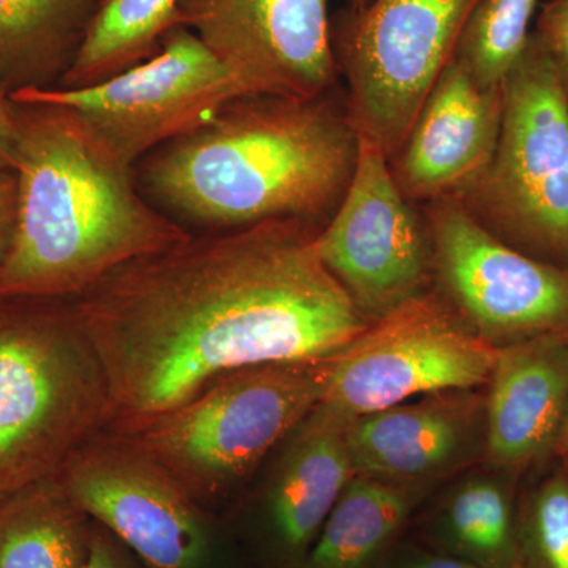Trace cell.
<instances>
[{"mask_svg": "<svg viewBox=\"0 0 568 568\" xmlns=\"http://www.w3.org/2000/svg\"><path fill=\"white\" fill-rule=\"evenodd\" d=\"M178 3L100 0L84 43L58 88H89L151 58L175 26Z\"/></svg>", "mask_w": 568, "mask_h": 568, "instance_id": "ffe728a7", "label": "cell"}, {"mask_svg": "<svg viewBox=\"0 0 568 568\" xmlns=\"http://www.w3.org/2000/svg\"><path fill=\"white\" fill-rule=\"evenodd\" d=\"M538 0H480L459 37L457 58L481 88H499L530 37Z\"/></svg>", "mask_w": 568, "mask_h": 568, "instance_id": "7402d4cb", "label": "cell"}, {"mask_svg": "<svg viewBox=\"0 0 568 568\" xmlns=\"http://www.w3.org/2000/svg\"><path fill=\"white\" fill-rule=\"evenodd\" d=\"M469 426V406L455 395L402 403L353 418L347 424V446L355 474L372 478L426 476L455 458Z\"/></svg>", "mask_w": 568, "mask_h": 568, "instance_id": "2e32d148", "label": "cell"}, {"mask_svg": "<svg viewBox=\"0 0 568 568\" xmlns=\"http://www.w3.org/2000/svg\"><path fill=\"white\" fill-rule=\"evenodd\" d=\"M429 244L440 282L478 335L504 347L568 336V268L519 252L459 197L429 203Z\"/></svg>", "mask_w": 568, "mask_h": 568, "instance_id": "30bf717a", "label": "cell"}, {"mask_svg": "<svg viewBox=\"0 0 568 568\" xmlns=\"http://www.w3.org/2000/svg\"><path fill=\"white\" fill-rule=\"evenodd\" d=\"M488 383L491 462L523 467L548 455L568 410V336L500 347Z\"/></svg>", "mask_w": 568, "mask_h": 568, "instance_id": "9a60e30c", "label": "cell"}, {"mask_svg": "<svg viewBox=\"0 0 568 568\" xmlns=\"http://www.w3.org/2000/svg\"><path fill=\"white\" fill-rule=\"evenodd\" d=\"M530 37L547 55L568 99V0H544Z\"/></svg>", "mask_w": 568, "mask_h": 568, "instance_id": "d4e9b609", "label": "cell"}, {"mask_svg": "<svg viewBox=\"0 0 568 568\" xmlns=\"http://www.w3.org/2000/svg\"><path fill=\"white\" fill-rule=\"evenodd\" d=\"M82 568H122L111 545L100 534L92 532L91 551Z\"/></svg>", "mask_w": 568, "mask_h": 568, "instance_id": "83f0119b", "label": "cell"}, {"mask_svg": "<svg viewBox=\"0 0 568 568\" xmlns=\"http://www.w3.org/2000/svg\"><path fill=\"white\" fill-rule=\"evenodd\" d=\"M478 2L372 0L332 26L336 61L349 84L351 122L390 162L454 58Z\"/></svg>", "mask_w": 568, "mask_h": 568, "instance_id": "52a82bcc", "label": "cell"}, {"mask_svg": "<svg viewBox=\"0 0 568 568\" xmlns=\"http://www.w3.org/2000/svg\"><path fill=\"white\" fill-rule=\"evenodd\" d=\"M503 100L495 156L459 200L500 241L568 268V99L532 37Z\"/></svg>", "mask_w": 568, "mask_h": 568, "instance_id": "8992f818", "label": "cell"}, {"mask_svg": "<svg viewBox=\"0 0 568 568\" xmlns=\"http://www.w3.org/2000/svg\"><path fill=\"white\" fill-rule=\"evenodd\" d=\"M59 484L151 568H194L207 536L193 497L122 436H92L67 459Z\"/></svg>", "mask_w": 568, "mask_h": 568, "instance_id": "7c38bea8", "label": "cell"}, {"mask_svg": "<svg viewBox=\"0 0 568 568\" xmlns=\"http://www.w3.org/2000/svg\"><path fill=\"white\" fill-rule=\"evenodd\" d=\"M85 515L58 477L0 503V568H82L91 551Z\"/></svg>", "mask_w": 568, "mask_h": 568, "instance_id": "d6986e66", "label": "cell"}, {"mask_svg": "<svg viewBox=\"0 0 568 568\" xmlns=\"http://www.w3.org/2000/svg\"><path fill=\"white\" fill-rule=\"evenodd\" d=\"M518 545L521 568H568V474L538 487Z\"/></svg>", "mask_w": 568, "mask_h": 568, "instance_id": "cb8c5ba5", "label": "cell"}, {"mask_svg": "<svg viewBox=\"0 0 568 568\" xmlns=\"http://www.w3.org/2000/svg\"><path fill=\"white\" fill-rule=\"evenodd\" d=\"M18 141V104L0 89V171L13 173Z\"/></svg>", "mask_w": 568, "mask_h": 568, "instance_id": "484cf974", "label": "cell"}, {"mask_svg": "<svg viewBox=\"0 0 568 568\" xmlns=\"http://www.w3.org/2000/svg\"><path fill=\"white\" fill-rule=\"evenodd\" d=\"M426 230L399 190L390 160L358 133L353 181L315 245L369 324L418 297L428 271Z\"/></svg>", "mask_w": 568, "mask_h": 568, "instance_id": "8fae6325", "label": "cell"}, {"mask_svg": "<svg viewBox=\"0 0 568 568\" xmlns=\"http://www.w3.org/2000/svg\"><path fill=\"white\" fill-rule=\"evenodd\" d=\"M372 2V0H349V11H353V13H357V11L364 10L365 7H368V3Z\"/></svg>", "mask_w": 568, "mask_h": 568, "instance_id": "4dcf8cb0", "label": "cell"}, {"mask_svg": "<svg viewBox=\"0 0 568 568\" xmlns=\"http://www.w3.org/2000/svg\"><path fill=\"white\" fill-rule=\"evenodd\" d=\"M106 377L70 302L0 304V503L106 426Z\"/></svg>", "mask_w": 568, "mask_h": 568, "instance_id": "277c9868", "label": "cell"}, {"mask_svg": "<svg viewBox=\"0 0 568 568\" xmlns=\"http://www.w3.org/2000/svg\"><path fill=\"white\" fill-rule=\"evenodd\" d=\"M100 0H0V89L58 88Z\"/></svg>", "mask_w": 568, "mask_h": 568, "instance_id": "ac0fdd59", "label": "cell"}, {"mask_svg": "<svg viewBox=\"0 0 568 568\" xmlns=\"http://www.w3.org/2000/svg\"><path fill=\"white\" fill-rule=\"evenodd\" d=\"M320 230L190 234L69 301L106 377L104 428L133 432L241 369L325 361L366 331L316 252Z\"/></svg>", "mask_w": 568, "mask_h": 568, "instance_id": "6da1fadb", "label": "cell"}, {"mask_svg": "<svg viewBox=\"0 0 568 568\" xmlns=\"http://www.w3.org/2000/svg\"><path fill=\"white\" fill-rule=\"evenodd\" d=\"M175 26L253 93L315 99L338 78L328 0H179Z\"/></svg>", "mask_w": 568, "mask_h": 568, "instance_id": "4fadbf2b", "label": "cell"}, {"mask_svg": "<svg viewBox=\"0 0 568 568\" xmlns=\"http://www.w3.org/2000/svg\"><path fill=\"white\" fill-rule=\"evenodd\" d=\"M556 446L562 448L564 454H566L568 457V410L566 418H564L562 428H560L558 443H556Z\"/></svg>", "mask_w": 568, "mask_h": 568, "instance_id": "f546056e", "label": "cell"}, {"mask_svg": "<svg viewBox=\"0 0 568 568\" xmlns=\"http://www.w3.org/2000/svg\"><path fill=\"white\" fill-rule=\"evenodd\" d=\"M253 93L233 70L182 26L159 51L115 77L81 89H24L18 104L69 108L122 163L133 168L160 145L196 130L237 97Z\"/></svg>", "mask_w": 568, "mask_h": 568, "instance_id": "ba28073f", "label": "cell"}, {"mask_svg": "<svg viewBox=\"0 0 568 568\" xmlns=\"http://www.w3.org/2000/svg\"><path fill=\"white\" fill-rule=\"evenodd\" d=\"M406 568H481L463 560L448 558H424L409 564Z\"/></svg>", "mask_w": 568, "mask_h": 568, "instance_id": "f1b7e54d", "label": "cell"}, {"mask_svg": "<svg viewBox=\"0 0 568 568\" xmlns=\"http://www.w3.org/2000/svg\"><path fill=\"white\" fill-rule=\"evenodd\" d=\"M503 85L481 88L452 58L426 97L392 170L407 200L465 196L495 156Z\"/></svg>", "mask_w": 568, "mask_h": 568, "instance_id": "5bb4252c", "label": "cell"}, {"mask_svg": "<svg viewBox=\"0 0 568 568\" xmlns=\"http://www.w3.org/2000/svg\"><path fill=\"white\" fill-rule=\"evenodd\" d=\"M447 519L452 536L466 551L495 566L521 568L510 503L493 481H473L459 489Z\"/></svg>", "mask_w": 568, "mask_h": 568, "instance_id": "603a6c76", "label": "cell"}, {"mask_svg": "<svg viewBox=\"0 0 568 568\" xmlns=\"http://www.w3.org/2000/svg\"><path fill=\"white\" fill-rule=\"evenodd\" d=\"M17 207V179L13 173L0 171V263L9 248Z\"/></svg>", "mask_w": 568, "mask_h": 568, "instance_id": "4316f807", "label": "cell"}, {"mask_svg": "<svg viewBox=\"0 0 568 568\" xmlns=\"http://www.w3.org/2000/svg\"><path fill=\"white\" fill-rule=\"evenodd\" d=\"M358 132L346 108L315 99L248 93L141 160L145 200L209 233L271 220L320 226L353 181Z\"/></svg>", "mask_w": 568, "mask_h": 568, "instance_id": "7a4b0ae2", "label": "cell"}, {"mask_svg": "<svg viewBox=\"0 0 568 568\" xmlns=\"http://www.w3.org/2000/svg\"><path fill=\"white\" fill-rule=\"evenodd\" d=\"M499 349L422 294L327 358L320 405L353 420L413 396L467 390L488 383Z\"/></svg>", "mask_w": 568, "mask_h": 568, "instance_id": "9c48e42d", "label": "cell"}, {"mask_svg": "<svg viewBox=\"0 0 568 568\" xmlns=\"http://www.w3.org/2000/svg\"><path fill=\"white\" fill-rule=\"evenodd\" d=\"M347 418L323 405L302 422L272 495L276 530L290 548L306 547L355 476Z\"/></svg>", "mask_w": 568, "mask_h": 568, "instance_id": "e0dca14e", "label": "cell"}, {"mask_svg": "<svg viewBox=\"0 0 568 568\" xmlns=\"http://www.w3.org/2000/svg\"><path fill=\"white\" fill-rule=\"evenodd\" d=\"M407 500L379 478H353L320 530L310 568H364L405 521Z\"/></svg>", "mask_w": 568, "mask_h": 568, "instance_id": "44dd1931", "label": "cell"}, {"mask_svg": "<svg viewBox=\"0 0 568 568\" xmlns=\"http://www.w3.org/2000/svg\"><path fill=\"white\" fill-rule=\"evenodd\" d=\"M13 174L0 304L73 301L115 268L190 237L138 192L133 168L69 108L18 104Z\"/></svg>", "mask_w": 568, "mask_h": 568, "instance_id": "3957f363", "label": "cell"}, {"mask_svg": "<svg viewBox=\"0 0 568 568\" xmlns=\"http://www.w3.org/2000/svg\"><path fill=\"white\" fill-rule=\"evenodd\" d=\"M325 368L327 358L241 369L119 436L164 467L193 499L212 497L246 476L313 413L323 398Z\"/></svg>", "mask_w": 568, "mask_h": 568, "instance_id": "5b68a950", "label": "cell"}]
</instances>
